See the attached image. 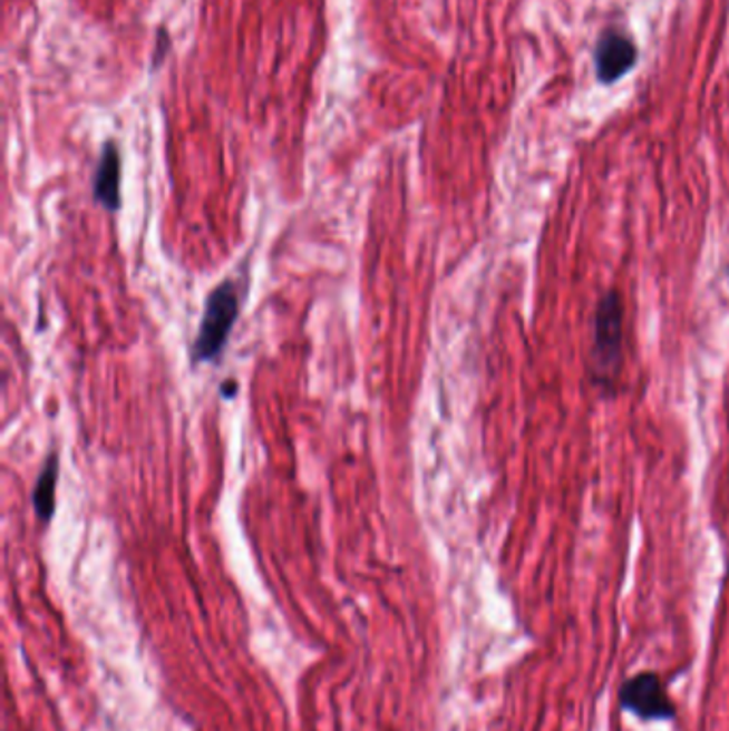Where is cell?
Wrapping results in <instances>:
<instances>
[{"label": "cell", "mask_w": 729, "mask_h": 731, "mask_svg": "<svg viewBox=\"0 0 729 731\" xmlns=\"http://www.w3.org/2000/svg\"><path fill=\"white\" fill-rule=\"evenodd\" d=\"M621 705L642 721H672L677 714L663 680L652 672L626 680L621 689Z\"/></svg>", "instance_id": "3"}, {"label": "cell", "mask_w": 729, "mask_h": 731, "mask_svg": "<svg viewBox=\"0 0 729 731\" xmlns=\"http://www.w3.org/2000/svg\"><path fill=\"white\" fill-rule=\"evenodd\" d=\"M223 396H227V398H232L235 392H237V388H235L234 381H227V386H223Z\"/></svg>", "instance_id": "7"}, {"label": "cell", "mask_w": 729, "mask_h": 731, "mask_svg": "<svg viewBox=\"0 0 729 731\" xmlns=\"http://www.w3.org/2000/svg\"><path fill=\"white\" fill-rule=\"evenodd\" d=\"M595 62H597L601 81L610 84V81L621 78L635 62V48L623 35L608 32V35H603V39L597 46Z\"/></svg>", "instance_id": "4"}, {"label": "cell", "mask_w": 729, "mask_h": 731, "mask_svg": "<svg viewBox=\"0 0 729 731\" xmlns=\"http://www.w3.org/2000/svg\"><path fill=\"white\" fill-rule=\"evenodd\" d=\"M625 330V314L623 302L616 293L603 295L597 306L595 321H593V349H591V364L593 374L600 386H614L621 362H623V334Z\"/></svg>", "instance_id": "1"}, {"label": "cell", "mask_w": 729, "mask_h": 731, "mask_svg": "<svg viewBox=\"0 0 729 731\" xmlns=\"http://www.w3.org/2000/svg\"><path fill=\"white\" fill-rule=\"evenodd\" d=\"M95 199L109 212L120 208V157L114 144L105 146L95 174Z\"/></svg>", "instance_id": "5"}, {"label": "cell", "mask_w": 729, "mask_h": 731, "mask_svg": "<svg viewBox=\"0 0 729 731\" xmlns=\"http://www.w3.org/2000/svg\"><path fill=\"white\" fill-rule=\"evenodd\" d=\"M240 300L237 291L232 281H225L223 285L210 293L206 302V313L200 325V334L193 344V362H212L216 360L230 339V332L237 321Z\"/></svg>", "instance_id": "2"}, {"label": "cell", "mask_w": 729, "mask_h": 731, "mask_svg": "<svg viewBox=\"0 0 729 731\" xmlns=\"http://www.w3.org/2000/svg\"><path fill=\"white\" fill-rule=\"evenodd\" d=\"M56 486H58V456L52 454L39 472L35 493H32L35 511L43 523L52 520L54 511H56Z\"/></svg>", "instance_id": "6"}]
</instances>
